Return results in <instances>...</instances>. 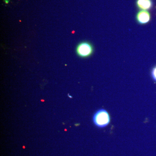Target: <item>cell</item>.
Returning <instances> with one entry per match:
<instances>
[{"instance_id":"obj_1","label":"cell","mask_w":156,"mask_h":156,"mask_svg":"<svg viewBox=\"0 0 156 156\" xmlns=\"http://www.w3.org/2000/svg\"><path fill=\"white\" fill-rule=\"evenodd\" d=\"M93 121L95 126L100 128H103L108 125L110 122L109 115L105 110H99L94 114Z\"/></svg>"},{"instance_id":"obj_2","label":"cell","mask_w":156,"mask_h":156,"mask_svg":"<svg viewBox=\"0 0 156 156\" xmlns=\"http://www.w3.org/2000/svg\"><path fill=\"white\" fill-rule=\"evenodd\" d=\"M77 54L82 58H87L91 56L93 52V47L89 42H82L77 46Z\"/></svg>"},{"instance_id":"obj_3","label":"cell","mask_w":156,"mask_h":156,"mask_svg":"<svg viewBox=\"0 0 156 156\" xmlns=\"http://www.w3.org/2000/svg\"><path fill=\"white\" fill-rule=\"evenodd\" d=\"M136 19L140 24H146L150 20V14L147 11L140 10L136 14Z\"/></svg>"},{"instance_id":"obj_4","label":"cell","mask_w":156,"mask_h":156,"mask_svg":"<svg viewBox=\"0 0 156 156\" xmlns=\"http://www.w3.org/2000/svg\"><path fill=\"white\" fill-rule=\"evenodd\" d=\"M136 4L140 10L147 11L151 8L153 3L151 0H136Z\"/></svg>"},{"instance_id":"obj_5","label":"cell","mask_w":156,"mask_h":156,"mask_svg":"<svg viewBox=\"0 0 156 156\" xmlns=\"http://www.w3.org/2000/svg\"><path fill=\"white\" fill-rule=\"evenodd\" d=\"M152 76L155 81H156V66L154 67L151 72Z\"/></svg>"},{"instance_id":"obj_6","label":"cell","mask_w":156,"mask_h":156,"mask_svg":"<svg viewBox=\"0 0 156 156\" xmlns=\"http://www.w3.org/2000/svg\"><path fill=\"white\" fill-rule=\"evenodd\" d=\"M5 2L6 3L8 4L9 2V1H8V0H5Z\"/></svg>"}]
</instances>
